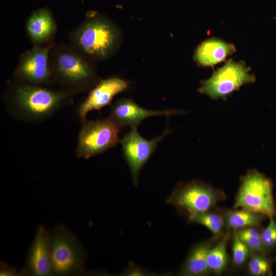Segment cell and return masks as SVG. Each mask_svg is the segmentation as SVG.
I'll use <instances>...</instances> for the list:
<instances>
[{"instance_id": "1", "label": "cell", "mask_w": 276, "mask_h": 276, "mask_svg": "<svg viewBox=\"0 0 276 276\" xmlns=\"http://www.w3.org/2000/svg\"><path fill=\"white\" fill-rule=\"evenodd\" d=\"M75 93L64 89L18 82L12 86L8 99L18 116L30 121L43 120L72 101Z\"/></svg>"}, {"instance_id": "2", "label": "cell", "mask_w": 276, "mask_h": 276, "mask_svg": "<svg viewBox=\"0 0 276 276\" xmlns=\"http://www.w3.org/2000/svg\"><path fill=\"white\" fill-rule=\"evenodd\" d=\"M50 65L54 83L74 93L86 89L96 79L90 59L70 44L54 45Z\"/></svg>"}, {"instance_id": "3", "label": "cell", "mask_w": 276, "mask_h": 276, "mask_svg": "<svg viewBox=\"0 0 276 276\" xmlns=\"http://www.w3.org/2000/svg\"><path fill=\"white\" fill-rule=\"evenodd\" d=\"M70 45L89 59H104L116 49L118 32L106 18L87 16L69 35Z\"/></svg>"}, {"instance_id": "4", "label": "cell", "mask_w": 276, "mask_h": 276, "mask_svg": "<svg viewBox=\"0 0 276 276\" xmlns=\"http://www.w3.org/2000/svg\"><path fill=\"white\" fill-rule=\"evenodd\" d=\"M52 274L64 275L82 272L87 259L78 238L65 226L59 225L50 232Z\"/></svg>"}, {"instance_id": "5", "label": "cell", "mask_w": 276, "mask_h": 276, "mask_svg": "<svg viewBox=\"0 0 276 276\" xmlns=\"http://www.w3.org/2000/svg\"><path fill=\"white\" fill-rule=\"evenodd\" d=\"M226 197L224 192L199 180H194L177 185L166 203L173 205L178 212L189 216L210 211Z\"/></svg>"}, {"instance_id": "6", "label": "cell", "mask_w": 276, "mask_h": 276, "mask_svg": "<svg viewBox=\"0 0 276 276\" xmlns=\"http://www.w3.org/2000/svg\"><path fill=\"white\" fill-rule=\"evenodd\" d=\"M233 209L250 210L274 217L276 210L271 180L258 171L249 170L241 179Z\"/></svg>"}, {"instance_id": "7", "label": "cell", "mask_w": 276, "mask_h": 276, "mask_svg": "<svg viewBox=\"0 0 276 276\" xmlns=\"http://www.w3.org/2000/svg\"><path fill=\"white\" fill-rule=\"evenodd\" d=\"M121 128L110 118L84 121L78 136L77 157L89 158L114 147L120 141L119 134Z\"/></svg>"}, {"instance_id": "8", "label": "cell", "mask_w": 276, "mask_h": 276, "mask_svg": "<svg viewBox=\"0 0 276 276\" xmlns=\"http://www.w3.org/2000/svg\"><path fill=\"white\" fill-rule=\"evenodd\" d=\"M53 42L44 45H34L20 56L14 72L18 82L48 85L54 84L50 68V54Z\"/></svg>"}, {"instance_id": "9", "label": "cell", "mask_w": 276, "mask_h": 276, "mask_svg": "<svg viewBox=\"0 0 276 276\" xmlns=\"http://www.w3.org/2000/svg\"><path fill=\"white\" fill-rule=\"evenodd\" d=\"M255 77L243 65L229 61L204 81L199 90L213 99L225 97L242 85L253 82Z\"/></svg>"}, {"instance_id": "10", "label": "cell", "mask_w": 276, "mask_h": 276, "mask_svg": "<svg viewBox=\"0 0 276 276\" xmlns=\"http://www.w3.org/2000/svg\"><path fill=\"white\" fill-rule=\"evenodd\" d=\"M169 132L167 124L161 135L152 140H147L140 134L137 127H131L130 131L120 140L123 155L129 168L134 186L138 184L140 171L149 159L159 142Z\"/></svg>"}, {"instance_id": "11", "label": "cell", "mask_w": 276, "mask_h": 276, "mask_svg": "<svg viewBox=\"0 0 276 276\" xmlns=\"http://www.w3.org/2000/svg\"><path fill=\"white\" fill-rule=\"evenodd\" d=\"M182 110L176 109L152 110L144 108L130 99H122L111 107L109 118L121 128L124 126L137 127L146 118L154 116H169L182 113Z\"/></svg>"}, {"instance_id": "12", "label": "cell", "mask_w": 276, "mask_h": 276, "mask_svg": "<svg viewBox=\"0 0 276 276\" xmlns=\"http://www.w3.org/2000/svg\"><path fill=\"white\" fill-rule=\"evenodd\" d=\"M30 275L44 276L52 274L50 247V231L40 225L29 250L24 269Z\"/></svg>"}, {"instance_id": "13", "label": "cell", "mask_w": 276, "mask_h": 276, "mask_svg": "<svg viewBox=\"0 0 276 276\" xmlns=\"http://www.w3.org/2000/svg\"><path fill=\"white\" fill-rule=\"evenodd\" d=\"M128 83L118 78L111 77L101 81L90 91L78 108L80 119L85 121L86 114L90 111L100 110L109 105L113 97L126 90Z\"/></svg>"}, {"instance_id": "14", "label": "cell", "mask_w": 276, "mask_h": 276, "mask_svg": "<svg viewBox=\"0 0 276 276\" xmlns=\"http://www.w3.org/2000/svg\"><path fill=\"white\" fill-rule=\"evenodd\" d=\"M57 26L51 11L47 7L32 12L26 24L27 36L34 45H44L53 42Z\"/></svg>"}, {"instance_id": "15", "label": "cell", "mask_w": 276, "mask_h": 276, "mask_svg": "<svg viewBox=\"0 0 276 276\" xmlns=\"http://www.w3.org/2000/svg\"><path fill=\"white\" fill-rule=\"evenodd\" d=\"M213 238L200 242L191 249L187 258L181 266L178 274L183 276H206L212 272L208 266L206 260L207 254L210 248L213 245Z\"/></svg>"}, {"instance_id": "16", "label": "cell", "mask_w": 276, "mask_h": 276, "mask_svg": "<svg viewBox=\"0 0 276 276\" xmlns=\"http://www.w3.org/2000/svg\"><path fill=\"white\" fill-rule=\"evenodd\" d=\"M235 51L234 46L220 40L209 39L197 49L196 60L203 66H211L224 60Z\"/></svg>"}, {"instance_id": "17", "label": "cell", "mask_w": 276, "mask_h": 276, "mask_svg": "<svg viewBox=\"0 0 276 276\" xmlns=\"http://www.w3.org/2000/svg\"><path fill=\"white\" fill-rule=\"evenodd\" d=\"M264 215L246 209H233L224 214L225 228L238 229L260 225L264 220Z\"/></svg>"}, {"instance_id": "18", "label": "cell", "mask_w": 276, "mask_h": 276, "mask_svg": "<svg viewBox=\"0 0 276 276\" xmlns=\"http://www.w3.org/2000/svg\"><path fill=\"white\" fill-rule=\"evenodd\" d=\"M230 234L229 230H227L220 237L216 244L213 245L208 251L207 263L211 272L216 275H221L228 266L229 257L227 252V244Z\"/></svg>"}, {"instance_id": "19", "label": "cell", "mask_w": 276, "mask_h": 276, "mask_svg": "<svg viewBox=\"0 0 276 276\" xmlns=\"http://www.w3.org/2000/svg\"><path fill=\"white\" fill-rule=\"evenodd\" d=\"M188 221L190 223L204 226L211 231L214 238L217 240L223 234L225 228L224 215L208 211L189 216Z\"/></svg>"}, {"instance_id": "20", "label": "cell", "mask_w": 276, "mask_h": 276, "mask_svg": "<svg viewBox=\"0 0 276 276\" xmlns=\"http://www.w3.org/2000/svg\"><path fill=\"white\" fill-rule=\"evenodd\" d=\"M236 230L239 239L252 252H259L266 256V248L262 241L261 233L256 227H246Z\"/></svg>"}, {"instance_id": "21", "label": "cell", "mask_w": 276, "mask_h": 276, "mask_svg": "<svg viewBox=\"0 0 276 276\" xmlns=\"http://www.w3.org/2000/svg\"><path fill=\"white\" fill-rule=\"evenodd\" d=\"M247 269L252 276L271 275V270L269 261L261 253L253 251L247 262Z\"/></svg>"}, {"instance_id": "22", "label": "cell", "mask_w": 276, "mask_h": 276, "mask_svg": "<svg viewBox=\"0 0 276 276\" xmlns=\"http://www.w3.org/2000/svg\"><path fill=\"white\" fill-rule=\"evenodd\" d=\"M233 231L232 260L234 265L241 267L248 261L252 251L238 237L236 230Z\"/></svg>"}, {"instance_id": "23", "label": "cell", "mask_w": 276, "mask_h": 276, "mask_svg": "<svg viewBox=\"0 0 276 276\" xmlns=\"http://www.w3.org/2000/svg\"><path fill=\"white\" fill-rule=\"evenodd\" d=\"M262 241L266 249L276 246V222L274 217L269 218L267 226L261 233Z\"/></svg>"}, {"instance_id": "24", "label": "cell", "mask_w": 276, "mask_h": 276, "mask_svg": "<svg viewBox=\"0 0 276 276\" xmlns=\"http://www.w3.org/2000/svg\"><path fill=\"white\" fill-rule=\"evenodd\" d=\"M16 270H14V268H12L11 267H6V266H3L2 269H1V275H14L16 274Z\"/></svg>"}]
</instances>
